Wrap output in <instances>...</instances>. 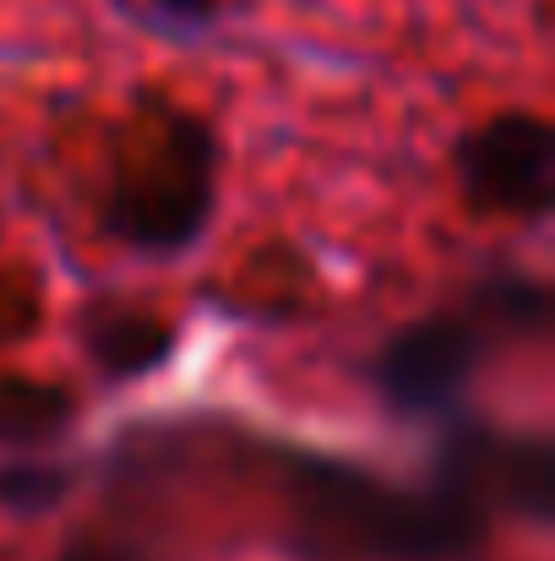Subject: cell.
I'll list each match as a JSON object with an SVG mask.
<instances>
[{
	"label": "cell",
	"instance_id": "10",
	"mask_svg": "<svg viewBox=\"0 0 555 561\" xmlns=\"http://www.w3.org/2000/svg\"><path fill=\"white\" fill-rule=\"evenodd\" d=\"M131 16L164 38H207L212 27H223L229 0H131Z\"/></svg>",
	"mask_w": 555,
	"mask_h": 561
},
{
	"label": "cell",
	"instance_id": "12",
	"mask_svg": "<svg viewBox=\"0 0 555 561\" xmlns=\"http://www.w3.org/2000/svg\"><path fill=\"white\" fill-rule=\"evenodd\" d=\"M38 311H44V289H38V273H11V289L0 284V344L11 339H27V328H38Z\"/></svg>",
	"mask_w": 555,
	"mask_h": 561
},
{
	"label": "cell",
	"instance_id": "7",
	"mask_svg": "<svg viewBox=\"0 0 555 561\" xmlns=\"http://www.w3.org/2000/svg\"><path fill=\"white\" fill-rule=\"evenodd\" d=\"M82 431V392L55 376L0 371V453H66Z\"/></svg>",
	"mask_w": 555,
	"mask_h": 561
},
{
	"label": "cell",
	"instance_id": "1",
	"mask_svg": "<svg viewBox=\"0 0 555 561\" xmlns=\"http://www.w3.org/2000/svg\"><path fill=\"white\" fill-rule=\"evenodd\" d=\"M256 447L273 485L267 546L289 561H479L496 540V518L436 463L392 480L300 442Z\"/></svg>",
	"mask_w": 555,
	"mask_h": 561
},
{
	"label": "cell",
	"instance_id": "4",
	"mask_svg": "<svg viewBox=\"0 0 555 561\" xmlns=\"http://www.w3.org/2000/svg\"><path fill=\"white\" fill-rule=\"evenodd\" d=\"M452 186L474 218L545 224L555 207V126L540 110H490L479 126L458 131Z\"/></svg>",
	"mask_w": 555,
	"mask_h": 561
},
{
	"label": "cell",
	"instance_id": "6",
	"mask_svg": "<svg viewBox=\"0 0 555 561\" xmlns=\"http://www.w3.org/2000/svg\"><path fill=\"white\" fill-rule=\"evenodd\" d=\"M71 344L104 387H137L181 360L185 328L153 300L120 289H88L71 311Z\"/></svg>",
	"mask_w": 555,
	"mask_h": 561
},
{
	"label": "cell",
	"instance_id": "3",
	"mask_svg": "<svg viewBox=\"0 0 555 561\" xmlns=\"http://www.w3.org/2000/svg\"><path fill=\"white\" fill-rule=\"evenodd\" d=\"M512 350L507 333L490 322V311L463 289L447 306H430L408 322H397L366 360H360V381L370 398L392 414V420H452L458 409H469L474 381L485 366Z\"/></svg>",
	"mask_w": 555,
	"mask_h": 561
},
{
	"label": "cell",
	"instance_id": "8",
	"mask_svg": "<svg viewBox=\"0 0 555 561\" xmlns=\"http://www.w3.org/2000/svg\"><path fill=\"white\" fill-rule=\"evenodd\" d=\"M490 322L507 333V344H545L555 328V289L545 273L523 267V262H485L469 284H463Z\"/></svg>",
	"mask_w": 555,
	"mask_h": 561
},
{
	"label": "cell",
	"instance_id": "2",
	"mask_svg": "<svg viewBox=\"0 0 555 561\" xmlns=\"http://www.w3.org/2000/svg\"><path fill=\"white\" fill-rule=\"evenodd\" d=\"M223 175L229 148L212 115L181 104L170 88H131V104L109 131L93 224L137 262H185L218 224Z\"/></svg>",
	"mask_w": 555,
	"mask_h": 561
},
{
	"label": "cell",
	"instance_id": "9",
	"mask_svg": "<svg viewBox=\"0 0 555 561\" xmlns=\"http://www.w3.org/2000/svg\"><path fill=\"white\" fill-rule=\"evenodd\" d=\"M82 485V463L66 453H0V513L55 518Z\"/></svg>",
	"mask_w": 555,
	"mask_h": 561
},
{
	"label": "cell",
	"instance_id": "13",
	"mask_svg": "<svg viewBox=\"0 0 555 561\" xmlns=\"http://www.w3.org/2000/svg\"><path fill=\"white\" fill-rule=\"evenodd\" d=\"M0 561H5V557H0Z\"/></svg>",
	"mask_w": 555,
	"mask_h": 561
},
{
	"label": "cell",
	"instance_id": "11",
	"mask_svg": "<svg viewBox=\"0 0 555 561\" xmlns=\"http://www.w3.org/2000/svg\"><path fill=\"white\" fill-rule=\"evenodd\" d=\"M55 561H159L148 540H137L120 524H88L77 535H66V546L55 551Z\"/></svg>",
	"mask_w": 555,
	"mask_h": 561
},
{
	"label": "cell",
	"instance_id": "5",
	"mask_svg": "<svg viewBox=\"0 0 555 561\" xmlns=\"http://www.w3.org/2000/svg\"><path fill=\"white\" fill-rule=\"evenodd\" d=\"M430 463L452 474L496 524L501 518L523 529L555 524V442L545 431H501L485 414L458 409L452 420H441Z\"/></svg>",
	"mask_w": 555,
	"mask_h": 561
}]
</instances>
